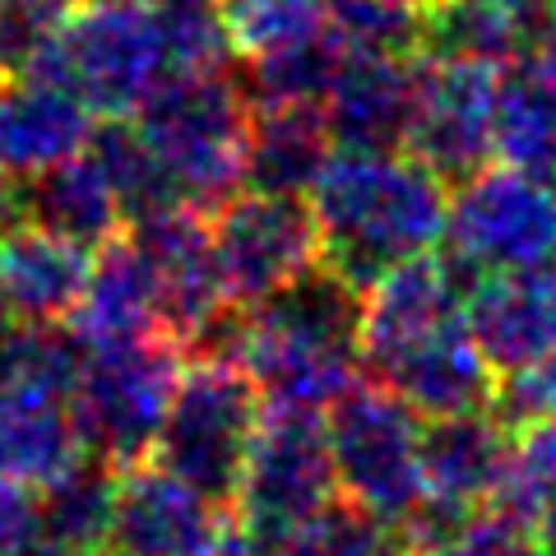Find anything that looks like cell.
<instances>
[{
  "label": "cell",
  "mask_w": 556,
  "mask_h": 556,
  "mask_svg": "<svg viewBox=\"0 0 556 556\" xmlns=\"http://www.w3.org/2000/svg\"><path fill=\"white\" fill-rule=\"evenodd\" d=\"M306 200L320 232V265L357 292L404 260L437 251L450 228V186L404 149H334Z\"/></svg>",
  "instance_id": "6da1fadb"
},
{
  "label": "cell",
  "mask_w": 556,
  "mask_h": 556,
  "mask_svg": "<svg viewBox=\"0 0 556 556\" xmlns=\"http://www.w3.org/2000/svg\"><path fill=\"white\" fill-rule=\"evenodd\" d=\"M232 362L260 386L265 408L325 413L362 371V292L316 260L265 302L241 306Z\"/></svg>",
  "instance_id": "7a4b0ae2"
},
{
  "label": "cell",
  "mask_w": 556,
  "mask_h": 556,
  "mask_svg": "<svg viewBox=\"0 0 556 556\" xmlns=\"http://www.w3.org/2000/svg\"><path fill=\"white\" fill-rule=\"evenodd\" d=\"M135 126L163 159L181 204L214 214L241 190L251 102L228 65L163 75L135 108Z\"/></svg>",
  "instance_id": "3957f363"
},
{
  "label": "cell",
  "mask_w": 556,
  "mask_h": 556,
  "mask_svg": "<svg viewBox=\"0 0 556 556\" xmlns=\"http://www.w3.org/2000/svg\"><path fill=\"white\" fill-rule=\"evenodd\" d=\"M265 422V394L232 357H186L172 390L153 464L195 486L214 506L232 510L241 468Z\"/></svg>",
  "instance_id": "277c9868"
},
{
  "label": "cell",
  "mask_w": 556,
  "mask_h": 556,
  "mask_svg": "<svg viewBox=\"0 0 556 556\" xmlns=\"http://www.w3.org/2000/svg\"><path fill=\"white\" fill-rule=\"evenodd\" d=\"M186 353L167 334L84 343V367L70 390V417L84 455L112 468L144 464L163 431Z\"/></svg>",
  "instance_id": "5b68a950"
},
{
  "label": "cell",
  "mask_w": 556,
  "mask_h": 556,
  "mask_svg": "<svg viewBox=\"0 0 556 556\" xmlns=\"http://www.w3.org/2000/svg\"><path fill=\"white\" fill-rule=\"evenodd\" d=\"M339 501L325 413L265 408L232 501V556H265Z\"/></svg>",
  "instance_id": "8992f818"
},
{
  "label": "cell",
  "mask_w": 556,
  "mask_h": 556,
  "mask_svg": "<svg viewBox=\"0 0 556 556\" xmlns=\"http://www.w3.org/2000/svg\"><path fill=\"white\" fill-rule=\"evenodd\" d=\"M325 437L334 455L339 496L357 510L399 525L417 501L422 486V417L386 386H348L325 408Z\"/></svg>",
  "instance_id": "52a82bcc"
},
{
  "label": "cell",
  "mask_w": 556,
  "mask_h": 556,
  "mask_svg": "<svg viewBox=\"0 0 556 556\" xmlns=\"http://www.w3.org/2000/svg\"><path fill=\"white\" fill-rule=\"evenodd\" d=\"M28 75L61 84L93 116H135L149 89L167 75V61L144 0H130V5H79Z\"/></svg>",
  "instance_id": "ba28073f"
},
{
  "label": "cell",
  "mask_w": 556,
  "mask_h": 556,
  "mask_svg": "<svg viewBox=\"0 0 556 556\" xmlns=\"http://www.w3.org/2000/svg\"><path fill=\"white\" fill-rule=\"evenodd\" d=\"M450 255L478 278L556 260V181L525 167H482L450 195Z\"/></svg>",
  "instance_id": "9c48e42d"
},
{
  "label": "cell",
  "mask_w": 556,
  "mask_h": 556,
  "mask_svg": "<svg viewBox=\"0 0 556 556\" xmlns=\"http://www.w3.org/2000/svg\"><path fill=\"white\" fill-rule=\"evenodd\" d=\"M496 89L501 65L422 56L417 65V98L404 135V153L427 163L445 186L468 181L496 159Z\"/></svg>",
  "instance_id": "30bf717a"
},
{
  "label": "cell",
  "mask_w": 556,
  "mask_h": 556,
  "mask_svg": "<svg viewBox=\"0 0 556 556\" xmlns=\"http://www.w3.org/2000/svg\"><path fill=\"white\" fill-rule=\"evenodd\" d=\"M208 237L232 306L265 302L320 260L316 214L311 200L298 195L237 190L228 204L208 214Z\"/></svg>",
  "instance_id": "8fae6325"
},
{
  "label": "cell",
  "mask_w": 556,
  "mask_h": 556,
  "mask_svg": "<svg viewBox=\"0 0 556 556\" xmlns=\"http://www.w3.org/2000/svg\"><path fill=\"white\" fill-rule=\"evenodd\" d=\"M112 547L126 556H232V510L144 459L116 478Z\"/></svg>",
  "instance_id": "7c38bea8"
},
{
  "label": "cell",
  "mask_w": 556,
  "mask_h": 556,
  "mask_svg": "<svg viewBox=\"0 0 556 556\" xmlns=\"http://www.w3.org/2000/svg\"><path fill=\"white\" fill-rule=\"evenodd\" d=\"M362 371H371L376 386L399 394L417 417L486 408L492 380H496L492 362H486L473 329H468V316L422 329V334L386 348V353L362 362Z\"/></svg>",
  "instance_id": "4fadbf2b"
},
{
  "label": "cell",
  "mask_w": 556,
  "mask_h": 556,
  "mask_svg": "<svg viewBox=\"0 0 556 556\" xmlns=\"http://www.w3.org/2000/svg\"><path fill=\"white\" fill-rule=\"evenodd\" d=\"M417 65H422V56L343 51L334 84L320 102L334 149H404L417 98Z\"/></svg>",
  "instance_id": "5bb4252c"
},
{
  "label": "cell",
  "mask_w": 556,
  "mask_h": 556,
  "mask_svg": "<svg viewBox=\"0 0 556 556\" xmlns=\"http://www.w3.org/2000/svg\"><path fill=\"white\" fill-rule=\"evenodd\" d=\"M468 329L492 371L556 357V260L478 278L468 298Z\"/></svg>",
  "instance_id": "9a60e30c"
},
{
  "label": "cell",
  "mask_w": 556,
  "mask_h": 556,
  "mask_svg": "<svg viewBox=\"0 0 556 556\" xmlns=\"http://www.w3.org/2000/svg\"><path fill=\"white\" fill-rule=\"evenodd\" d=\"M556 33V0H437L422 10V56L510 65Z\"/></svg>",
  "instance_id": "2e32d148"
},
{
  "label": "cell",
  "mask_w": 556,
  "mask_h": 556,
  "mask_svg": "<svg viewBox=\"0 0 556 556\" xmlns=\"http://www.w3.org/2000/svg\"><path fill=\"white\" fill-rule=\"evenodd\" d=\"M93 112L42 75H0V167L33 177L89 144Z\"/></svg>",
  "instance_id": "e0dca14e"
},
{
  "label": "cell",
  "mask_w": 556,
  "mask_h": 556,
  "mask_svg": "<svg viewBox=\"0 0 556 556\" xmlns=\"http://www.w3.org/2000/svg\"><path fill=\"white\" fill-rule=\"evenodd\" d=\"M515 431L486 408L422 417V486L427 496L464 510H486L510 459Z\"/></svg>",
  "instance_id": "ac0fdd59"
},
{
  "label": "cell",
  "mask_w": 556,
  "mask_h": 556,
  "mask_svg": "<svg viewBox=\"0 0 556 556\" xmlns=\"http://www.w3.org/2000/svg\"><path fill=\"white\" fill-rule=\"evenodd\" d=\"M20 214L33 228L75 241L84 251H98L126 232V214H121L112 181L84 149L20 181Z\"/></svg>",
  "instance_id": "d6986e66"
},
{
  "label": "cell",
  "mask_w": 556,
  "mask_h": 556,
  "mask_svg": "<svg viewBox=\"0 0 556 556\" xmlns=\"http://www.w3.org/2000/svg\"><path fill=\"white\" fill-rule=\"evenodd\" d=\"M93 269V251L75 247L65 237H51L33 223H20L0 237V283L14 320H47L65 325L79 306L84 283Z\"/></svg>",
  "instance_id": "ffe728a7"
},
{
  "label": "cell",
  "mask_w": 556,
  "mask_h": 556,
  "mask_svg": "<svg viewBox=\"0 0 556 556\" xmlns=\"http://www.w3.org/2000/svg\"><path fill=\"white\" fill-rule=\"evenodd\" d=\"M65 325L75 329L84 343L163 334L159 329V278H153V265L126 232L93 251L89 283H84V298L70 311Z\"/></svg>",
  "instance_id": "44dd1931"
},
{
  "label": "cell",
  "mask_w": 556,
  "mask_h": 556,
  "mask_svg": "<svg viewBox=\"0 0 556 556\" xmlns=\"http://www.w3.org/2000/svg\"><path fill=\"white\" fill-rule=\"evenodd\" d=\"M84 459L70 399L47 390H0V482L42 492Z\"/></svg>",
  "instance_id": "7402d4cb"
},
{
  "label": "cell",
  "mask_w": 556,
  "mask_h": 556,
  "mask_svg": "<svg viewBox=\"0 0 556 556\" xmlns=\"http://www.w3.org/2000/svg\"><path fill=\"white\" fill-rule=\"evenodd\" d=\"M329 159H334V135L320 108H251L241 190L306 200Z\"/></svg>",
  "instance_id": "603a6c76"
},
{
  "label": "cell",
  "mask_w": 556,
  "mask_h": 556,
  "mask_svg": "<svg viewBox=\"0 0 556 556\" xmlns=\"http://www.w3.org/2000/svg\"><path fill=\"white\" fill-rule=\"evenodd\" d=\"M116 478L121 468L84 455L70 473L47 482L38 492V525L42 538L61 543L79 556H93L112 543V515H116Z\"/></svg>",
  "instance_id": "cb8c5ba5"
},
{
  "label": "cell",
  "mask_w": 556,
  "mask_h": 556,
  "mask_svg": "<svg viewBox=\"0 0 556 556\" xmlns=\"http://www.w3.org/2000/svg\"><path fill=\"white\" fill-rule=\"evenodd\" d=\"M84 153H89V159L102 167V177L112 181L126 223L163 214V208L181 204V195H177V186H172L163 159L149 149V139L139 135V126L130 116H102V121H93Z\"/></svg>",
  "instance_id": "d4e9b609"
},
{
  "label": "cell",
  "mask_w": 556,
  "mask_h": 556,
  "mask_svg": "<svg viewBox=\"0 0 556 556\" xmlns=\"http://www.w3.org/2000/svg\"><path fill=\"white\" fill-rule=\"evenodd\" d=\"M339 61H343V51L325 28L306 42L247 56V70L237 79L251 108H320L329 84H334Z\"/></svg>",
  "instance_id": "484cf974"
},
{
  "label": "cell",
  "mask_w": 556,
  "mask_h": 556,
  "mask_svg": "<svg viewBox=\"0 0 556 556\" xmlns=\"http://www.w3.org/2000/svg\"><path fill=\"white\" fill-rule=\"evenodd\" d=\"M84 367V339L70 325L10 320L0 329V390H47L70 399Z\"/></svg>",
  "instance_id": "4316f807"
},
{
  "label": "cell",
  "mask_w": 556,
  "mask_h": 556,
  "mask_svg": "<svg viewBox=\"0 0 556 556\" xmlns=\"http://www.w3.org/2000/svg\"><path fill=\"white\" fill-rule=\"evenodd\" d=\"M153 33H159L167 75L181 70H218L232 56V33L223 0H144Z\"/></svg>",
  "instance_id": "83f0119b"
},
{
  "label": "cell",
  "mask_w": 556,
  "mask_h": 556,
  "mask_svg": "<svg viewBox=\"0 0 556 556\" xmlns=\"http://www.w3.org/2000/svg\"><path fill=\"white\" fill-rule=\"evenodd\" d=\"M265 556H408V552L390 519H376L339 496L334 506L306 519L298 533H288Z\"/></svg>",
  "instance_id": "f1b7e54d"
},
{
  "label": "cell",
  "mask_w": 556,
  "mask_h": 556,
  "mask_svg": "<svg viewBox=\"0 0 556 556\" xmlns=\"http://www.w3.org/2000/svg\"><path fill=\"white\" fill-rule=\"evenodd\" d=\"M329 38L339 42V51L422 56V10L404 5V0H334Z\"/></svg>",
  "instance_id": "f546056e"
},
{
  "label": "cell",
  "mask_w": 556,
  "mask_h": 556,
  "mask_svg": "<svg viewBox=\"0 0 556 556\" xmlns=\"http://www.w3.org/2000/svg\"><path fill=\"white\" fill-rule=\"evenodd\" d=\"M552 496H556V417L515 431L506 473H501V486L486 510H496L529 529Z\"/></svg>",
  "instance_id": "4dcf8cb0"
},
{
  "label": "cell",
  "mask_w": 556,
  "mask_h": 556,
  "mask_svg": "<svg viewBox=\"0 0 556 556\" xmlns=\"http://www.w3.org/2000/svg\"><path fill=\"white\" fill-rule=\"evenodd\" d=\"M329 5L334 0H223L232 51L260 56V51L316 38V33L329 28Z\"/></svg>",
  "instance_id": "1f68e13d"
},
{
  "label": "cell",
  "mask_w": 556,
  "mask_h": 556,
  "mask_svg": "<svg viewBox=\"0 0 556 556\" xmlns=\"http://www.w3.org/2000/svg\"><path fill=\"white\" fill-rule=\"evenodd\" d=\"M70 14L75 0H0V75H28Z\"/></svg>",
  "instance_id": "d6a6232c"
},
{
  "label": "cell",
  "mask_w": 556,
  "mask_h": 556,
  "mask_svg": "<svg viewBox=\"0 0 556 556\" xmlns=\"http://www.w3.org/2000/svg\"><path fill=\"white\" fill-rule=\"evenodd\" d=\"M486 413H492L501 427H510V431H525L533 422H552L556 417V357L496 371Z\"/></svg>",
  "instance_id": "836d02e7"
},
{
  "label": "cell",
  "mask_w": 556,
  "mask_h": 556,
  "mask_svg": "<svg viewBox=\"0 0 556 556\" xmlns=\"http://www.w3.org/2000/svg\"><path fill=\"white\" fill-rule=\"evenodd\" d=\"M42 538L38 525V492L0 482V556H24Z\"/></svg>",
  "instance_id": "e575fe53"
},
{
  "label": "cell",
  "mask_w": 556,
  "mask_h": 556,
  "mask_svg": "<svg viewBox=\"0 0 556 556\" xmlns=\"http://www.w3.org/2000/svg\"><path fill=\"white\" fill-rule=\"evenodd\" d=\"M20 223H24V214H20V181L0 167V237H5L10 228H20Z\"/></svg>",
  "instance_id": "d590c367"
},
{
  "label": "cell",
  "mask_w": 556,
  "mask_h": 556,
  "mask_svg": "<svg viewBox=\"0 0 556 556\" xmlns=\"http://www.w3.org/2000/svg\"><path fill=\"white\" fill-rule=\"evenodd\" d=\"M529 533H533L538 552H543V556H556V496L547 501L543 510H538V519L529 525Z\"/></svg>",
  "instance_id": "8d00e7d4"
},
{
  "label": "cell",
  "mask_w": 556,
  "mask_h": 556,
  "mask_svg": "<svg viewBox=\"0 0 556 556\" xmlns=\"http://www.w3.org/2000/svg\"><path fill=\"white\" fill-rule=\"evenodd\" d=\"M14 320V311H10V298H5V283H0V329H5Z\"/></svg>",
  "instance_id": "74e56055"
},
{
  "label": "cell",
  "mask_w": 556,
  "mask_h": 556,
  "mask_svg": "<svg viewBox=\"0 0 556 556\" xmlns=\"http://www.w3.org/2000/svg\"><path fill=\"white\" fill-rule=\"evenodd\" d=\"M75 5H130V0H75Z\"/></svg>",
  "instance_id": "f35d334b"
},
{
  "label": "cell",
  "mask_w": 556,
  "mask_h": 556,
  "mask_svg": "<svg viewBox=\"0 0 556 556\" xmlns=\"http://www.w3.org/2000/svg\"><path fill=\"white\" fill-rule=\"evenodd\" d=\"M404 5H413V10H427V5H437V0H404Z\"/></svg>",
  "instance_id": "ab89813d"
},
{
  "label": "cell",
  "mask_w": 556,
  "mask_h": 556,
  "mask_svg": "<svg viewBox=\"0 0 556 556\" xmlns=\"http://www.w3.org/2000/svg\"><path fill=\"white\" fill-rule=\"evenodd\" d=\"M93 556H126V552H116V547L108 543V547H102V552H93Z\"/></svg>",
  "instance_id": "60d3db41"
}]
</instances>
